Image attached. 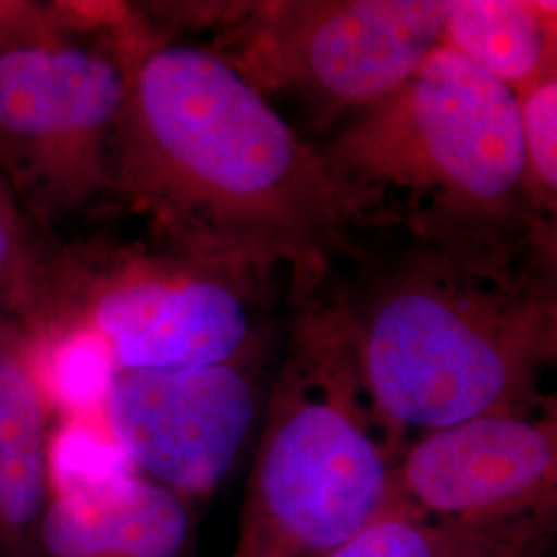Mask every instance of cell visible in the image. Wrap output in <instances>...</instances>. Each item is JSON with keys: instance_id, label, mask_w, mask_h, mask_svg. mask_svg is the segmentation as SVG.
Listing matches in <instances>:
<instances>
[{"instance_id": "6da1fadb", "label": "cell", "mask_w": 557, "mask_h": 557, "mask_svg": "<svg viewBox=\"0 0 557 557\" xmlns=\"http://www.w3.org/2000/svg\"><path fill=\"white\" fill-rule=\"evenodd\" d=\"M114 197L174 250L283 273L296 308L366 236L319 145L218 50L193 44L153 46L133 69Z\"/></svg>"}, {"instance_id": "7a4b0ae2", "label": "cell", "mask_w": 557, "mask_h": 557, "mask_svg": "<svg viewBox=\"0 0 557 557\" xmlns=\"http://www.w3.org/2000/svg\"><path fill=\"white\" fill-rule=\"evenodd\" d=\"M331 292L368 403L397 444L483 416H533L556 359L554 239L421 238L384 230Z\"/></svg>"}, {"instance_id": "3957f363", "label": "cell", "mask_w": 557, "mask_h": 557, "mask_svg": "<svg viewBox=\"0 0 557 557\" xmlns=\"http://www.w3.org/2000/svg\"><path fill=\"white\" fill-rule=\"evenodd\" d=\"M319 151L366 234L554 238L527 195L517 94L444 44Z\"/></svg>"}, {"instance_id": "277c9868", "label": "cell", "mask_w": 557, "mask_h": 557, "mask_svg": "<svg viewBox=\"0 0 557 557\" xmlns=\"http://www.w3.org/2000/svg\"><path fill=\"white\" fill-rule=\"evenodd\" d=\"M271 398L239 547L255 557H324L374 520L405 512L393 446L359 380L331 287L298 308Z\"/></svg>"}, {"instance_id": "5b68a950", "label": "cell", "mask_w": 557, "mask_h": 557, "mask_svg": "<svg viewBox=\"0 0 557 557\" xmlns=\"http://www.w3.org/2000/svg\"><path fill=\"white\" fill-rule=\"evenodd\" d=\"M149 50L133 21L0 57V161L41 227L114 197L120 114Z\"/></svg>"}, {"instance_id": "8992f818", "label": "cell", "mask_w": 557, "mask_h": 557, "mask_svg": "<svg viewBox=\"0 0 557 557\" xmlns=\"http://www.w3.org/2000/svg\"><path fill=\"white\" fill-rule=\"evenodd\" d=\"M264 287L259 273L161 242L73 250L75 333L103 343L116 370H195L250 354Z\"/></svg>"}, {"instance_id": "52a82bcc", "label": "cell", "mask_w": 557, "mask_h": 557, "mask_svg": "<svg viewBox=\"0 0 557 557\" xmlns=\"http://www.w3.org/2000/svg\"><path fill=\"white\" fill-rule=\"evenodd\" d=\"M453 0H287L248 4L220 52L269 101L314 122L382 100L440 44Z\"/></svg>"}, {"instance_id": "ba28073f", "label": "cell", "mask_w": 557, "mask_h": 557, "mask_svg": "<svg viewBox=\"0 0 557 557\" xmlns=\"http://www.w3.org/2000/svg\"><path fill=\"white\" fill-rule=\"evenodd\" d=\"M103 403L112 440L140 475L200 498L232 473L259 391L242 356L176 372L114 370Z\"/></svg>"}, {"instance_id": "9c48e42d", "label": "cell", "mask_w": 557, "mask_h": 557, "mask_svg": "<svg viewBox=\"0 0 557 557\" xmlns=\"http://www.w3.org/2000/svg\"><path fill=\"white\" fill-rule=\"evenodd\" d=\"M400 508L438 520H549L556 506V421L483 416L423 434L395 465ZM405 510V508H403Z\"/></svg>"}, {"instance_id": "30bf717a", "label": "cell", "mask_w": 557, "mask_h": 557, "mask_svg": "<svg viewBox=\"0 0 557 557\" xmlns=\"http://www.w3.org/2000/svg\"><path fill=\"white\" fill-rule=\"evenodd\" d=\"M40 529L52 557H178L190 517L184 498L131 469L54 496Z\"/></svg>"}, {"instance_id": "8fae6325", "label": "cell", "mask_w": 557, "mask_h": 557, "mask_svg": "<svg viewBox=\"0 0 557 557\" xmlns=\"http://www.w3.org/2000/svg\"><path fill=\"white\" fill-rule=\"evenodd\" d=\"M73 248L41 227L0 161V310L38 343L71 341Z\"/></svg>"}, {"instance_id": "7c38bea8", "label": "cell", "mask_w": 557, "mask_h": 557, "mask_svg": "<svg viewBox=\"0 0 557 557\" xmlns=\"http://www.w3.org/2000/svg\"><path fill=\"white\" fill-rule=\"evenodd\" d=\"M556 2L453 0L440 44L520 98L556 75Z\"/></svg>"}, {"instance_id": "4fadbf2b", "label": "cell", "mask_w": 557, "mask_h": 557, "mask_svg": "<svg viewBox=\"0 0 557 557\" xmlns=\"http://www.w3.org/2000/svg\"><path fill=\"white\" fill-rule=\"evenodd\" d=\"M36 345L0 356V524L27 531L46 510L50 440Z\"/></svg>"}, {"instance_id": "5bb4252c", "label": "cell", "mask_w": 557, "mask_h": 557, "mask_svg": "<svg viewBox=\"0 0 557 557\" xmlns=\"http://www.w3.org/2000/svg\"><path fill=\"white\" fill-rule=\"evenodd\" d=\"M549 520L462 522L391 512L324 557H535Z\"/></svg>"}, {"instance_id": "9a60e30c", "label": "cell", "mask_w": 557, "mask_h": 557, "mask_svg": "<svg viewBox=\"0 0 557 557\" xmlns=\"http://www.w3.org/2000/svg\"><path fill=\"white\" fill-rule=\"evenodd\" d=\"M520 139L527 195L543 220L556 213L557 199V77L539 83L518 98Z\"/></svg>"}, {"instance_id": "2e32d148", "label": "cell", "mask_w": 557, "mask_h": 557, "mask_svg": "<svg viewBox=\"0 0 557 557\" xmlns=\"http://www.w3.org/2000/svg\"><path fill=\"white\" fill-rule=\"evenodd\" d=\"M135 469L114 440H103L83 425L66 428L50 444V487L54 496L73 494Z\"/></svg>"}, {"instance_id": "e0dca14e", "label": "cell", "mask_w": 557, "mask_h": 557, "mask_svg": "<svg viewBox=\"0 0 557 557\" xmlns=\"http://www.w3.org/2000/svg\"><path fill=\"white\" fill-rule=\"evenodd\" d=\"M71 2H0V57L62 36H83Z\"/></svg>"}, {"instance_id": "ac0fdd59", "label": "cell", "mask_w": 557, "mask_h": 557, "mask_svg": "<svg viewBox=\"0 0 557 557\" xmlns=\"http://www.w3.org/2000/svg\"><path fill=\"white\" fill-rule=\"evenodd\" d=\"M27 343L34 345V341L27 337V333L21 329L20 324L11 319L7 312L0 310V356L15 349V347L27 345Z\"/></svg>"}, {"instance_id": "d6986e66", "label": "cell", "mask_w": 557, "mask_h": 557, "mask_svg": "<svg viewBox=\"0 0 557 557\" xmlns=\"http://www.w3.org/2000/svg\"><path fill=\"white\" fill-rule=\"evenodd\" d=\"M234 557H255V556H252V554H250V552H246V549H244V547H239V545H238V549H236V554H234Z\"/></svg>"}]
</instances>
